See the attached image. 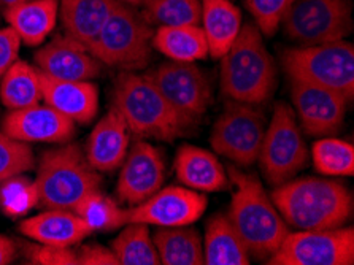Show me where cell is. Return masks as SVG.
<instances>
[{"label": "cell", "instance_id": "cell-1", "mask_svg": "<svg viewBox=\"0 0 354 265\" xmlns=\"http://www.w3.org/2000/svg\"><path fill=\"white\" fill-rule=\"evenodd\" d=\"M270 197L284 223L296 230L337 229L353 212L350 189L327 178H292L275 186Z\"/></svg>", "mask_w": 354, "mask_h": 265}, {"label": "cell", "instance_id": "cell-2", "mask_svg": "<svg viewBox=\"0 0 354 265\" xmlns=\"http://www.w3.org/2000/svg\"><path fill=\"white\" fill-rule=\"evenodd\" d=\"M113 102L131 134L143 140L171 143L197 124L176 110L147 75L120 73L115 81Z\"/></svg>", "mask_w": 354, "mask_h": 265}, {"label": "cell", "instance_id": "cell-3", "mask_svg": "<svg viewBox=\"0 0 354 265\" xmlns=\"http://www.w3.org/2000/svg\"><path fill=\"white\" fill-rule=\"evenodd\" d=\"M234 196L229 208L232 221L251 256L269 261L291 232L259 178L230 167Z\"/></svg>", "mask_w": 354, "mask_h": 265}, {"label": "cell", "instance_id": "cell-4", "mask_svg": "<svg viewBox=\"0 0 354 265\" xmlns=\"http://www.w3.org/2000/svg\"><path fill=\"white\" fill-rule=\"evenodd\" d=\"M219 61V84L227 99L261 105L273 95L277 88L275 62L254 23L241 26L237 39Z\"/></svg>", "mask_w": 354, "mask_h": 265}, {"label": "cell", "instance_id": "cell-5", "mask_svg": "<svg viewBox=\"0 0 354 265\" xmlns=\"http://www.w3.org/2000/svg\"><path fill=\"white\" fill-rule=\"evenodd\" d=\"M35 188L39 202L48 210H72L102 185L100 172L86 159L77 143L62 145L41 156Z\"/></svg>", "mask_w": 354, "mask_h": 265}, {"label": "cell", "instance_id": "cell-6", "mask_svg": "<svg viewBox=\"0 0 354 265\" xmlns=\"http://www.w3.org/2000/svg\"><path fill=\"white\" fill-rule=\"evenodd\" d=\"M153 37V26L131 5L120 2L88 50L104 66L137 72L151 61Z\"/></svg>", "mask_w": 354, "mask_h": 265}, {"label": "cell", "instance_id": "cell-7", "mask_svg": "<svg viewBox=\"0 0 354 265\" xmlns=\"http://www.w3.org/2000/svg\"><path fill=\"white\" fill-rule=\"evenodd\" d=\"M281 64L289 80L321 86L353 100L354 48L350 42L289 48L283 53Z\"/></svg>", "mask_w": 354, "mask_h": 265}, {"label": "cell", "instance_id": "cell-8", "mask_svg": "<svg viewBox=\"0 0 354 265\" xmlns=\"http://www.w3.org/2000/svg\"><path fill=\"white\" fill-rule=\"evenodd\" d=\"M308 158V148L296 113L288 104L278 102L266 127L257 158L267 181L275 188L292 180L307 167Z\"/></svg>", "mask_w": 354, "mask_h": 265}, {"label": "cell", "instance_id": "cell-9", "mask_svg": "<svg viewBox=\"0 0 354 265\" xmlns=\"http://www.w3.org/2000/svg\"><path fill=\"white\" fill-rule=\"evenodd\" d=\"M281 26L300 46L345 40L353 30L351 0H296Z\"/></svg>", "mask_w": 354, "mask_h": 265}, {"label": "cell", "instance_id": "cell-10", "mask_svg": "<svg viewBox=\"0 0 354 265\" xmlns=\"http://www.w3.org/2000/svg\"><path fill=\"white\" fill-rule=\"evenodd\" d=\"M266 127L264 113L256 105L229 99L213 126L212 148L234 164L250 167L259 158Z\"/></svg>", "mask_w": 354, "mask_h": 265}, {"label": "cell", "instance_id": "cell-11", "mask_svg": "<svg viewBox=\"0 0 354 265\" xmlns=\"http://www.w3.org/2000/svg\"><path fill=\"white\" fill-rule=\"evenodd\" d=\"M270 265H353L354 229L289 232L269 257Z\"/></svg>", "mask_w": 354, "mask_h": 265}, {"label": "cell", "instance_id": "cell-12", "mask_svg": "<svg viewBox=\"0 0 354 265\" xmlns=\"http://www.w3.org/2000/svg\"><path fill=\"white\" fill-rule=\"evenodd\" d=\"M145 75L176 110L192 121L198 122L212 104L210 81L194 62L167 61Z\"/></svg>", "mask_w": 354, "mask_h": 265}, {"label": "cell", "instance_id": "cell-13", "mask_svg": "<svg viewBox=\"0 0 354 265\" xmlns=\"http://www.w3.org/2000/svg\"><path fill=\"white\" fill-rule=\"evenodd\" d=\"M291 99L299 126L310 137H332L345 122L348 100L321 86L291 80Z\"/></svg>", "mask_w": 354, "mask_h": 265}, {"label": "cell", "instance_id": "cell-14", "mask_svg": "<svg viewBox=\"0 0 354 265\" xmlns=\"http://www.w3.org/2000/svg\"><path fill=\"white\" fill-rule=\"evenodd\" d=\"M208 205L202 192L186 186L160 188L145 202L129 210V223L156 227H181L202 218Z\"/></svg>", "mask_w": 354, "mask_h": 265}, {"label": "cell", "instance_id": "cell-15", "mask_svg": "<svg viewBox=\"0 0 354 265\" xmlns=\"http://www.w3.org/2000/svg\"><path fill=\"white\" fill-rule=\"evenodd\" d=\"M165 180V161L156 146L138 138L121 164L116 192L121 202L132 207L158 192Z\"/></svg>", "mask_w": 354, "mask_h": 265}, {"label": "cell", "instance_id": "cell-16", "mask_svg": "<svg viewBox=\"0 0 354 265\" xmlns=\"http://www.w3.org/2000/svg\"><path fill=\"white\" fill-rule=\"evenodd\" d=\"M2 132L23 143H66L73 137L75 122L50 105L10 110Z\"/></svg>", "mask_w": 354, "mask_h": 265}, {"label": "cell", "instance_id": "cell-17", "mask_svg": "<svg viewBox=\"0 0 354 265\" xmlns=\"http://www.w3.org/2000/svg\"><path fill=\"white\" fill-rule=\"evenodd\" d=\"M34 59L39 72L56 80L91 81L99 77L104 67L88 48L67 35H56L45 43Z\"/></svg>", "mask_w": 354, "mask_h": 265}, {"label": "cell", "instance_id": "cell-18", "mask_svg": "<svg viewBox=\"0 0 354 265\" xmlns=\"http://www.w3.org/2000/svg\"><path fill=\"white\" fill-rule=\"evenodd\" d=\"M41 100L75 124H88L99 111V89L91 81L56 80L43 75Z\"/></svg>", "mask_w": 354, "mask_h": 265}, {"label": "cell", "instance_id": "cell-19", "mask_svg": "<svg viewBox=\"0 0 354 265\" xmlns=\"http://www.w3.org/2000/svg\"><path fill=\"white\" fill-rule=\"evenodd\" d=\"M129 131L124 118L113 107L95 124L86 145V159L97 172H111L121 167L129 151Z\"/></svg>", "mask_w": 354, "mask_h": 265}, {"label": "cell", "instance_id": "cell-20", "mask_svg": "<svg viewBox=\"0 0 354 265\" xmlns=\"http://www.w3.org/2000/svg\"><path fill=\"white\" fill-rule=\"evenodd\" d=\"M19 232L37 243L73 246L93 234V229L72 210H48L24 219Z\"/></svg>", "mask_w": 354, "mask_h": 265}, {"label": "cell", "instance_id": "cell-21", "mask_svg": "<svg viewBox=\"0 0 354 265\" xmlns=\"http://www.w3.org/2000/svg\"><path fill=\"white\" fill-rule=\"evenodd\" d=\"M175 173L181 185L197 192H219L229 186L221 162L210 151L194 145H183L176 151Z\"/></svg>", "mask_w": 354, "mask_h": 265}, {"label": "cell", "instance_id": "cell-22", "mask_svg": "<svg viewBox=\"0 0 354 265\" xmlns=\"http://www.w3.org/2000/svg\"><path fill=\"white\" fill-rule=\"evenodd\" d=\"M121 0H61L59 18L64 35L88 48Z\"/></svg>", "mask_w": 354, "mask_h": 265}, {"label": "cell", "instance_id": "cell-23", "mask_svg": "<svg viewBox=\"0 0 354 265\" xmlns=\"http://www.w3.org/2000/svg\"><path fill=\"white\" fill-rule=\"evenodd\" d=\"M3 18L28 46H40L55 30L59 0H26L3 10Z\"/></svg>", "mask_w": 354, "mask_h": 265}, {"label": "cell", "instance_id": "cell-24", "mask_svg": "<svg viewBox=\"0 0 354 265\" xmlns=\"http://www.w3.org/2000/svg\"><path fill=\"white\" fill-rule=\"evenodd\" d=\"M201 27L208 43V54L219 59L237 39L243 26L240 8L230 0H201Z\"/></svg>", "mask_w": 354, "mask_h": 265}, {"label": "cell", "instance_id": "cell-25", "mask_svg": "<svg viewBox=\"0 0 354 265\" xmlns=\"http://www.w3.org/2000/svg\"><path fill=\"white\" fill-rule=\"evenodd\" d=\"M251 254L227 214L208 221L203 243L205 265H250Z\"/></svg>", "mask_w": 354, "mask_h": 265}, {"label": "cell", "instance_id": "cell-26", "mask_svg": "<svg viewBox=\"0 0 354 265\" xmlns=\"http://www.w3.org/2000/svg\"><path fill=\"white\" fill-rule=\"evenodd\" d=\"M153 48L176 62H196L210 56L201 26H160L154 32Z\"/></svg>", "mask_w": 354, "mask_h": 265}, {"label": "cell", "instance_id": "cell-27", "mask_svg": "<svg viewBox=\"0 0 354 265\" xmlns=\"http://www.w3.org/2000/svg\"><path fill=\"white\" fill-rule=\"evenodd\" d=\"M153 241L162 265H205L201 237L189 226L158 227Z\"/></svg>", "mask_w": 354, "mask_h": 265}, {"label": "cell", "instance_id": "cell-28", "mask_svg": "<svg viewBox=\"0 0 354 265\" xmlns=\"http://www.w3.org/2000/svg\"><path fill=\"white\" fill-rule=\"evenodd\" d=\"M0 100L8 110L40 104L41 77L39 68L18 59L0 80Z\"/></svg>", "mask_w": 354, "mask_h": 265}, {"label": "cell", "instance_id": "cell-29", "mask_svg": "<svg viewBox=\"0 0 354 265\" xmlns=\"http://www.w3.org/2000/svg\"><path fill=\"white\" fill-rule=\"evenodd\" d=\"M110 248L120 265H160L148 224L127 223Z\"/></svg>", "mask_w": 354, "mask_h": 265}, {"label": "cell", "instance_id": "cell-30", "mask_svg": "<svg viewBox=\"0 0 354 265\" xmlns=\"http://www.w3.org/2000/svg\"><path fill=\"white\" fill-rule=\"evenodd\" d=\"M73 212L84 219L93 232L116 230L129 223V210L121 208L113 199L102 194L100 189L84 196Z\"/></svg>", "mask_w": 354, "mask_h": 265}, {"label": "cell", "instance_id": "cell-31", "mask_svg": "<svg viewBox=\"0 0 354 265\" xmlns=\"http://www.w3.org/2000/svg\"><path fill=\"white\" fill-rule=\"evenodd\" d=\"M143 18L154 26H201V0H143Z\"/></svg>", "mask_w": 354, "mask_h": 265}, {"label": "cell", "instance_id": "cell-32", "mask_svg": "<svg viewBox=\"0 0 354 265\" xmlns=\"http://www.w3.org/2000/svg\"><path fill=\"white\" fill-rule=\"evenodd\" d=\"M315 169L326 176H353L354 148L345 140L323 137L312 149Z\"/></svg>", "mask_w": 354, "mask_h": 265}, {"label": "cell", "instance_id": "cell-33", "mask_svg": "<svg viewBox=\"0 0 354 265\" xmlns=\"http://www.w3.org/2000/svg\"><path fill=\"white\" fill-rule=\"evenodd\" d=\"M39 203L35 183L16 175L0 183V208L8 216H19Z\"/></svg>", "mask_w": 354, "mask_h": 265}, {"label": "cell", "instance_id": "cell-34", "mask_svg": "<svg viewBox=\"0 0 354 265\" xmlns=\"http://www.w3.org/2000/svg\"><path fill=\"white\" fill-rule=\"evenodd\" d=\"M34 153L28 143L0 132V183L34 169Z\"/></svg>", "mask_w": 354, "mask_h": 265}, {"label": "cell", "instance_id": "cell-35", "mask_svg": "<svg viewBox=\"0 0 354 265\" xmlns=\"http://www.w3.org/2000/svg\"><path fill=\"white\" fill-rule=\"evenodd\" d=\"M294 2L296 0H245V5L262 35L272 37L280 29L284 16Z\"/></svg>", "mask_w": 354, "mask_h": 265}, {"label": "cell", "instance_id": "cell-36", "mask_svg": "<svg viewBox=\"0 0 354 265\" xmlns=\"http://www.w3.org/2000/svg\"><path fill=\"white\" fill-rule=\"evenodd\" d=\"M24 256L32 265H78L77 251L72 246H55L32 243L24 246Z\"/></svg>", "mask_w": 354, "mask_h": 265}, {"label": "cell", "instance_id": "cell-37", "mask_svg": "<svg viewBox=\"0 0 354 265\" xmlns=\"http://www.w3.org/2000/svg\"><path fill=\"white\" fill-rule=\"evenodd\" d=\"M21 43L23 42H21L19 35L12 27L8 26L0 29V80H2L5 72L19 59Z\"/></svg>", "mask_w": 354, "mask_h": 265}, {"label": "cell", "instance_id": "cell-38", "mask_svg": "<svg viewBox=\"0 0 354 265\" xmlns=\"http://www.w3.org/2000/svg\"><path fill=\"white\" fill-rule=\"evenodd\" d=\"M78 265H120L111 248L102 246L99 243L83 245L77 251Z\"/></svg>", "mask_w": 354, "mask_h": 265}, {"label": "cell", "instance_id": "cell-39", "mask_svg": "<svg viewBox=\"0 0 354 265\" xmlns=\"http://www.w3.org/2000/svg\"><path fill=\"white\" fill-rule=\"evenodd\" d=\"M16 243L8 237L0 235V265H8L16 257Z\"/></svg>", "mask_w": 354, "mask_h": 265}, {"label": "cell", "instance_id": "cell-40", "mask_svg": "<svg viewBox=\"0 0 354 265\" xmlns=\"http://www.w3.org/2000/svg\"><path fill=\"white\" fill-rule=\"evenodd\" d=\"M26 2V0H0V8L7 10L10 7H15V5H19Z\"/></svg>", "mask_w": 354, "mask_h": 265}, {"label": "cell", "instance_id": "cell-41", "mask_svg": "<svg viewBox=\"0 0 354 265\" xmlns=\"http://www.w3.org/2000/svg\"><path fill=\"white\" fill-rule=\"evenodd\" d=\"M121 2L127 5H142L143 0H121Z\"/></svg>", "mask_w": 354, "mask_h": 265}]
</instances>
